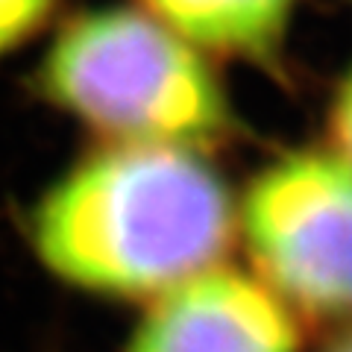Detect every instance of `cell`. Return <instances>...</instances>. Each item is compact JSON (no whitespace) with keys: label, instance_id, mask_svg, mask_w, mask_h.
Returning a JSON list of instances; mask_svg holds the SVG:
<instances>
[{"label":"cell","instance_id":"1","mask_svg":"<svg viewBox=\"0 0 352 352\" xmlns=\"http://www.w3.org/2000/svg\"><path fill=\"white\" fill-rule=\"evenodd\" d=\"M27 241L76 291L153 300L226 258L235 197L203 150L100 144L41 191Z\"/></svg>","mask_w":352,"mask_h":352},{"label":"cell","instance_id":"2","mask_svg":"<svg viewBox=\"0 0 352 352\" xmlns=\"http://www.w3.org/2000/svg\"><path fill=\"white\" fill-rule=\"evenodd\" d=\"M36 82L44 100L103 144L206 153L232 129L229 97L206 53L141 9L106 6L68 21Z\"/></svg>","mask_w":352,"mask_h":352},{"label":"cell","instance_id":"3","mask_svg":"<svg viewBox=\"0 0 352 352\" xmlns=\"http://www.w3.org/2000/svg\"><path fill=\"white\" fill-rule=\"evenodd\" d=\"M235 238L296 317H352V168L335 150H294L235 197Z\"/></svg>","mask_w":352,"mask_h":352},{"label":"cell","instance_id":"4","mask_svg":"<svg viewBox=\"0 0 352 352\" xmlns=\"http://www.w3.org/2000/svg\"><path fill=\"white\" fill-rule=\"evenodd\" d=\"M296 314L258 276L206 267L147 300L124 352H300Z\"/></svg>","mask_w":352,"mask_h":352},{"label":"cell","instance_id":"5","mask_svg":"<svg viewBox=\"0 0 352 352\" xmlns=\"http://www.w3.org/2000/svg\"><path fill=\"white\" fill-rule=\"evenodd\" d=\"M176 36L203 53L270 59L282 47L296 0H141Z\"/></svg>","mask_w":352,"mask_h":352},{"label":"cell","instance_id":"6","mask_svg":"<svg viewBox=\"0 0 352 352\" xmlns=\"http://www.w3.org/2000/svg\"><path fill=\"white\" fill-rule=\"evenodd\" d=\"M53 6L56 0H0V56L36 36Z\"/></svg>","mask_w":352,"mask_h":352},{"label":"cell","instance_id":"7","mask_svg":"<svg viewBox=\"0 0 352 352\" xmlns=\"http://www.w3.org/2000/svg\"><path fill=\"white\" fill-rule=\"evenodd\" d=\"M329 129H332L335 153L352 168V68L346 71L335 91L332 112H329Z\"/></svg>","mask_w":352,"mask_h":352},{"label":"cell","instance_id":"8","mask_svg":"<svg viewBox=\"0 0 352 352\" xmlns=\"http://www.w3.org/2000/svg\"><path fill=\"white\" fill-rule=\"evenodd\" d=\"M332 352H352V335H346V338L340 340V344H338Z\"/></svg>","mask_w":352,"mask_h":352}]
</instances>
